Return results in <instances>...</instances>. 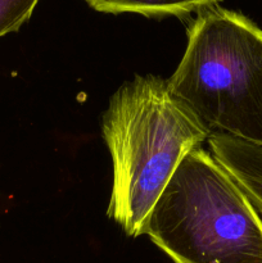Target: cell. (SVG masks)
Listing matches in <instances>:
<instances>
[{"label":"cell","instance_id":"obj_1","mask_svg":"<svg viewBox=\"0 0 262 263\" xmlns=\"http://www.w3.org/2000/svg\"><path fill=\"white\" fill-rule=\"evenodd\" d=\"M103 136L113 162L107 215L136 238L182 159L210 133L175 99L166 80L138 76L110 99Z\"/></svg>","mask_w":262,"mask_h":263},{"label":"cell","instance_id":"obj_2","mask_svg":"<svg viewBox=\"0 0 262 263\" xmlns=\"http://www.w3.org/2000/svg\"><path fill=\"white\" fill-rule=\"evenodd\" d=\"M141 235H148L174 263H262L259 212L202 148L182 159Z\"/></svg>","mask_w":262,"mask_h":263},{"label":"cell","instance_id":"obj_3","mask_svg":"<svg viewBox=\"0 0 262 263\" xmlns=\"http://www.w3.org/2000/svg\"><path fill=\"white\" fill-rule=\"evenodd\" d=\"M167 86L210 135L262 145V30L246 15L213 7L200 12Z\"/></svg>","mask_w":262,"mask_h":263},{"label":"cell","instance_id":"obj_4","mask_svg":"<svg viewBox=\"0 0 262 263\" xmlns=\"http://www.w3.org/2000/svg\"><path fill=\"white\" fill-rule=\"evenodd\" d=\"M212 156L262 215V145L223 134L208 138Z\"/></svg>","mask_w":262,"mask_h":263},{"label":"cell","instance_id":"obj_5","mask_svg":"<svg viewBox=\"0 0 262 263\" xmlns=\"http://www.w3.org/2000/svg\"><path fill=\"white\" fill-rule=\"evenodd\" d=\"M102 13H136L145 17H182L213 7L220 0H84Z\"/></svg>","mask_w":262,"mask_h":263},{"label":"cell","instance_id":"obj_6","mask_svg":"<svg viewBox=\"0 0 262 263\" xmlns=\"http://www.w3.org/2000/svg\"><path fill=\"white\" fill-rule=\"evenodd\" d=\"M40 0H0V37L15 32L32 15Z\"/></svg>","mask_w":262,"mask_h":263}]
</instances>
